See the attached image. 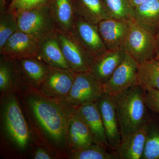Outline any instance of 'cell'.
Returning a JSON list of instances; mask_svg holds the SVG:
<instances>
[{"label": "cell", "instance_id": "obj_4", "mask_svg": "<svg viewBox=\"0 0 159 159\" xmlns=\"http://www.w3.org/2000/svg\"><path fill=\"white\" fill-rule=\"evenodd\" d=\"M16 14L17 31L30 34L40 41L54 34L57 29L48 3Z\"/></svg>", "mask_w": 159, "mask_h": 159}, {"label": "cell", "instance_id": "obj_28", "mask_svg": "<svg viewBox=\"0 0 159 159\" xmlns=\"http://www.w3.org/2000/svg\"><path fill=\"white\" fill-rule=\"evenodd\" d=\"M111 17L133 20L134 9L129 0H103Z\"/></svg>", "mask_w": 159, "mask_h": 159}, {"label": "cell", "instance_id": "obj_5", "mask_svg": "<svg viewBox=\"0 0 159 159\" xmlns=\"http://www.w3.org/2000/svg\"><path fill=\"white\" fill-rule=\"evenodd\" d=\"M104 92V85L89 72L76 73L69 94L62 100L66 105L77 108L95 102Z\"/></svg>", "mask_w": 159, "mask_h": 159}, {"label": "cell", "instance_id": "obj_13", "mask_svg": "<svg viewBox=\"0 0 159 159\" xmlns=\"http://www.w3.org/2000/svg\"><path fill=\"white\" fill-rule=\"evenodd\" d=\"M132 21L111 17L99 23L98 30L107 50L112 51L123 47Z\"/></svg>", "mask_w": 159, "mask_h": 159}, {"label": "cell", "instance_id": "obj_32", "mask_svg": "<svg viewBox=\"0 0 159 159\" xmlns=\"http://www.w3.org/2000/svg\"><path fill=\"white\" fill-rule=\"evenodd\" d=\"M130 5L134 9L136 7H138L139 5H141L144 2L145 0H129Z\"/></svg>", "mask_w": 159, "mask_h": 159}, {"label": "cell", "instance_id": "obj_6", "mask_svg": "<svg viewBox=\"0 0 159 159\" xmlns=\"http://www.w3.org/2000/svg\"><path fill=\"white\" fill-rule=\"evenodd\" d=\"M123 47L126 53L140 64L153 58L156 51L155 36L133 20Z\"/></svg>", "mask_w": 159, "mask_h": 159}, {"label": "cell", "instance_id": "obj_24", "mask_svg": "<svg viewBox=\"0 0 159 159\" xmlns=\"http://www.w3.org/2000/svg\"><path fill=\"white\" fill-rule=\"evenodd\" d=\"M67 159H119V157L116 152L109 153L104 147L93 143L86 148L70 151Z\"/></svg>", "mask_w": 159, "mask_h": 159}, {"label": "cell", "instance_id": "obj_18", "mask_svg": "<svg viewBox=\"0 0 159 159\" xmlns=\"http://www.w3.org/2000/svg\"><path fill=\"white\" fill-rule=\"evenodd\" d=\"M37 56L49 67L71 70L63 54L55 32L40 41Z\"/></svg>", "mask_w": 159, "mask_h": 159}, {"label": "cell", "instance_id": "obj_23", "mask_svg": "<svg viewBox=\"0 0 159 159\" xmlns=\"http://www.w3.org/2000/svg\"><path fill=\"white\" fill-rule=\"evenodd\" d=\"M138 84L143 89L159 90V58H152L139 64Z\"/></svg>", "mask_w": 159, "mask_h": 159}, {"label": "cell", "instance_id": "obj_8", "mask_svg": "<svg viewBox=\"0 0 159 159\" xmlns=\"http://www.w3.org/2000/svg\"><path fill=\"white\" fill-rule=\"evenodd\" d=\"M70 33L94 61L108 50L99 34L97 25L81 18L77 16Z\"/></svg>", "mask_w": 159, "mask_h": 159}, {"label": "cell", "instance_id": "obj_29", "mask_svg": "<svg viewBox=\"0 0 159 159\" xmlns=\"http://www.w3.org/2000/svg\"><path fill=\"white\" fill-rule=\"evenodd\" d=\"M48 1L49 0H11L8 9L16 13L23 10L46 5Z\"/></svg>", "mask_w": 159, "mask_h": 159}, {"label": "cell", "instance_id": "obj_26", "mask_svg": "<svg viewBox=\"0 0 159 159\" xmlns=\"http://www.w3.org/2000/svg\"><path fill=\"white\" fill-rule=\"evenodd\" d=\"M17 17L15 13L6 9L0 11V51L9 38L17 31Z\"/></svg>", "mask_w": 159, "mask_h": 159}, {"label": "cell", "instance_id": "obj_31", "mask_svg": "<svg viewBox=\"0 0 159 159\" xmlns=\"http://www.w3.org/2000/svg\"><path fill=\"white\" fill-rule=\"evenodd\" d=\"M29 158L32 159H59L54 152L45 146L36 144L31 151Z\"/></svg>", "mask_w": 159, "mask_h": 159}, {"label": "cell", "instance_id": "obj_20", "mask_svg": "<svg viewBox=\"0 0 159 159\" xmlns=\"http://www.w3.org/2000/svg\"><path fill=\"white\" fill-rule=\"evenodd\" d=\"M48 4L57 29L70 32L77 17L73 0H49Z\"/></svg>", "mask_w": 159, "mask_h": 159}, {"label": "cell", "instance_id": "obj_19", "mask_svg": "<svg viewBox=\"0 0 159 159\" xmlns=\"http://www.w3.org/2000/svg\"><path fill=\"white\" fill-rule=\"evenodd\" d=\"M76 16L97 25L111 18L103 0H73Z\"/></svg>", "mask_w": 159, "mask_h": 159}, {"label": "cell", "instance_id": "obj_1", "mask_svg": "<svg viewBox=\"0 0 159 159\" xmlns=\"http://www.w3.org/2000/svg\"><path fill=\"white\" fill-rule=\"evenodd\" d=\"M13 89L36 143L48 148L59 159H67L70 152L69 127L76 108L47 97L19 75Z\"/></svg>", "mask_w": 159, "mask_h": 159}, {"label": "cell", "instance_id": "obj_33", "mask_svg": "<svg viewBox=\"0 0 159 159\" xmlns=\"http://www.w3.org/2000/svg\"><path fill=\"white\" fill-rule=\"evenodd\" d=\"M156 53L157 58H159V30L157 33L156 34Z\"/></svg>", "mask_w": 159, "mask_h": 159}, {"label": "cell", "instance_id": "obj_14", "mask_svg": "<svg viewBox=\"0 0 159 159\" xmlns=\"http://www.w3.org/2000/svg\"><path fill=\"white\" fill-rule=\"evenodd\" d=\"M11 61L20 77L30 85L39 89L50 67L37 56L21 57Z\"/></svg>", "mask_w": 159, "mask_h": 159}, {"label": "cell", "instance_id": "obj_21", "mask_svg": "<svg viewBox=\"0 0 159 159\" xmlns=\"http://www.w3.org/2000/svg\"><path fill=\"white\" fill-rule=\"evenodd\" d=\"M68 139L70 151L86 148L94 143L90 131L77 110L70 122Z\"/></svg>", "mask_w": 159, "mask_h": 159}, {"label": "cell", "instance_id": "obj_17", "mask_svg": "<svg viewBox=\"0 0 159 159\" xmlns=\"http://www.w3.org/2000/svg\"><path fill=\"white\" fill-rule=\"evenodd\" d=\"M133 20L155 36L159 30V0H145L135 8Z\"/></svg>", "mask_w": 159, "mask_h": 159}, {"label": "cell", "instance_id": "obj_30", "mask_svg": "<svg viewBox=\"0 0 159 159\" xmlns=\"http://www.w3.org/2000/svg\"><path fill=\"white\" fill-rule=\"evenodd\" d=\"M145 90V100L147 107L148 109L159 115V90L150 88Z\"/></svg>", "mask_w": 159, "mask_h": 159}, {"label": "cell", "instance_id": "obj_10", "mask_svg": "<svg viewBox=\"0 0 159 159\" xmlns=\"http://www.w3.org/2000/svg\"><path fill=\"white\" fill-rule=\"evenodd\" d=\"M76 75L71 70L50 67L39 89L47 97L62 101L70 90Z\"/></svg>", "mask_w": 159, "mask_h": 159}, {"label": "cell", "instance_id": "obj_7", "mask_svg": "<svg viewBox=\"0 0 159 159\" xmlns=\"http://www.w3.org/2000/svg\"><path fill=\"white\" fill-rule=\"evenodd\" d=\"M55 36L71 70L76 73L90 71L94 60L70 32L57 29Z\"/></svg>", "mask_w": 159, "mask_h": 159}, {"label": "cell", "instance_id": "obj_9", "mask_svg": "<svg viewBox=\"0 0 159 159\" xmlns=\"http://www.w3.org/2000/svg\"><path fill=\"white\" fill-rule=\"evenodd\" d=\"M106 133L110 147L116 151L122 136L114 96L103 92L96 101Z\"/></svg>", "mask_w": 159, "mask_h": 159}, {"label": "cell", "instance_id": "obj_16", "mask_svg": "<svg viewBox=\"0 0 159 159\" xmlns=\"http://www.w3.org/2000/svg\"><path fill=\"white\" fill-rule=\"evenodd\" d=\"M77 111L90 131L94 144L110 148L102 118L96 101L76 108Z\"/></svg>", "mask_w": 159, "mask_h": 159}, {"label": "cell", "instance_id": "obj_15", "mask_svg": "<svg viewBox=\"0 0 159 159\" xmlns=\"http://www.w3.org/2000/svg\"><path fill=\"white\" fill-rule=\"evenodd\" d=\"M126 54L123 47L117 50H107L94 60L90 71L98 81L104 85L123 61Z\"/></svg>", "mask_w": 159, "mask_h": 159}, {"label": "cell", "instance_id": "obj_22", "mask_svg": "<svg viewBox=\"0 0 159 159\" xmlns=\"http://www.w3.org/2000/svg\"><path fill=\"white\" fill-rule=\"evenodd\" d=\"M146 139V125L122 141L116 152L119 159H142Z\"/></svg>", "mask_w": 159, "mask_h": 159}, {"label": "cell", "instance_id": "obj_2", "mask_svg": "<svg viewBox=\"0 0 159 159\" xmlns=\"http://www.w3.org/2000/svg\"><path fill=\"white\" fill-rule=\"evenodd\" d=\"M0 148L5 158L30 157L36 143L14 89L1 94Z\"/></svg>", "mask_w": 159, "mask_h": 159}, {"label": "cell", "instance_id": "obj_25", "mask_svg": "<svg viewBox=\"0 0 159 159\" xmlns=\"http://www.w3.org/2000/svg\"><path fill=\"white\" fill-rule=\"evenodd\" d=\"M146 139L142 159H159V127L149 117L146 124Z\"/></svg>", "mask_w": 159, "mask_h": 159}, {"label": "cell", "instance_id": "obj_27", "mask_svg": "<svg viewBox=\"0 0 159 159\" xmlns=\"http://www.w3.org/2000/svg\"><path fill=\"white\" fill-rule=\"evenodd\" d=\"M16 73L11 59L2 55L0 58V92L4 93L13 89Z\"/></svg>", "mask_w": 159, "mask_h": 159}, {"label": "cell", "instance_id": "obj_11", "mask_svg": "<svg viewBox=\"0 0 159 159\" xmlns=\"http://www.w3.org/2000/svg\"><path fill=\"white\" fill-rule=\"evenodd\" d=\"M139 63L126 53L125 58L104 84V92L115 96L132 86L138 84Z\"/></svg>", "mask_w": 159, "mask_h": 159}, {"label": "cell", "instance_id": "obj_12", "mask_svg": "<svg viewBox=\"0 0 159 159\" xmlns=\"http://www.w3.org/2000/svg\"><path fill=\"white\" fill-rule=\"evenodd\" d=\"M40 41L22 31H17L9 38L0 54L9 59L37 56Z\"/></svg>", "mask_w": 159, "mask_h": 159}, {"label": "cell", "instance_id": "obj_3", "mask_svg": "<svg viewBox=\"0 0 159 159\" xmlns=\"http://www.w3.org/2000/svg\"><path fill=\"white\" fill-rule=\"evenodd\" d=\"M114 97L123 141L143 128L149 119L145 90L135 84Z\"/></svg>", "mask_w": 159, "mask_h": 159}]
</instances>
